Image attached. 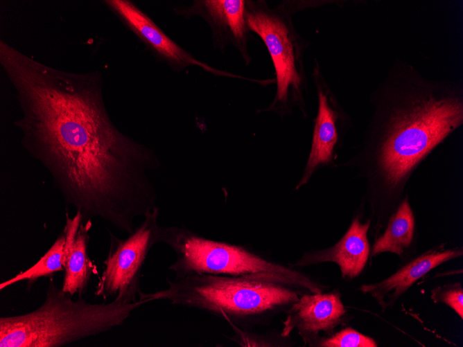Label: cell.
<instances>
[{
    "label": "cell",
    "mask_w": 463,
    "mask_h": 347,
    "mask_svg": "<svg viewBox=\"0 0 463 347\" xmlns=\"http://www.w3.org/2000/svg\"><path fill=\"white\" fill-rule=\"evenodd\" d=\"M159 242L168 245L176 259L168 269L175 278L191 274L272 276L311 293L322 292L320 284L296 270L268 261L244 247L201 237L178 226L161 227Z\"/></svg>",
    "instance_id": "5"
},
{
    "label": "cell",
    "mask_w": 463,
    "mask_h": 347,
    "mask_svg": "<svg viewBox=\"0 0 463 347\" xmlns=\"http://www.w3.org/2000/svg\"><path fill=\"white\" fill-rule=\"evenodd\" d=\"M317 85L318 110L315 120L311 148L304 175L298 187L305 184L321 166L332 162L338 142V112L333 108L328 94Z\"/></svg>",
    "instance_id": "13"
},
{
    "label": "cell",
    "mask_w": 463,
    "mask_h": 347,
    "mask_svg": "<svg viewBox=\"0 0 463 347\" xmlns=\"http://www.w3.org/2000/svg\"><path fill=\"white\" fill-rule=\"evenodd\" d=\"M146 302L87 303L76 301L49 283L42 304L26 314L0 317V347H61L123 325Z\"/></svg>",
    "instance_id": "3"
},
{
    "label": "cell",
    "mask_w": 463,
    "mask_h": 347,
    "mask_svg": "<svg viewBox=\"0 0 463 347\" xmlns=\"http://www.w3.org/2000/svg\"><path fill=\"white\" fill-rule=\"evenodd\" d=\"M245 19L249 28L260 36L268 49L276 71L277 98L285 100L289 88L299 89L302 81L288 28L279 18L261 10L249 11Z\"/></svg>",
    "instance_id": "7"
},
{
    "label": "cell",
    "mask_w": 463,
    "mask_h": 347,
    "mask_svg": "<svg viewBox=\"0 0 463 347\" xmlns=\"http://www.w3.org/2000/svg\"><path fill=\"white\" fill-rule=\"evenodd\" d=\"M168 286L154 293L141 292L146 303L166 300L171 304L202 310L222 317L232 325H253L282 307L292 305L299 296L291 285L272 276L191 274L167 280Z\"/></svg>",
    "instance_id": "4"
},
{
    "label": "cell",
    "mask_w": 463,
    "mask_h": 347,
    "mask_svg": "<svg viewBox=\"0 0 463 347\" xmlns=\"http://www.w3.org/2000/svg\"><path fill=\"white\" fill-rule=\"evenodd\" d=\"M0 64L15 91L21 144L49 174L82 221L98 217L130 234L156 206L152 150L123 134L105 106L97 71L70 72L0 41Z\"/></svg>",
    "instance_id": "1"
},
{
    "label": "cell",
    "mask_w": 463,
    "mask_h": 347,
    "mask_svg": "<svg viewBox=\"0 0 463 347\" xmlns=\"http://www.w3.org/2000/svg\"><path fill=\"white\" fill-rule=\"evenodd\" d=\"M146 44L167 61L180 66L197 65L212 71L194 59L169 38L143 12L128 0L103 1Z\"/></svg>",
    "instance_id": "10"
},
{
    "label": "cell",
    "mask_w": 463,
    "mask_h": 347,
    "mask_svg": "<svg viewBox=\"0 0 463 347\" xmlns=\"http://www.w3.org/2000/svg\"><path fill=\"white\" fill-rule=\"evenodd\" d=\"M383 232L376 236L370 252L372 257L391 252L403 257L414 245L416 221L408 195L390 216Z\"/></svg>",
    "instance_id": "14"
},
{
    "label": "cell",
    "mask_w": 463,
    "mask_h": 347,
    "mask_svg": "<svg viewBox=\"0 0 463 347\" xmlns=\"http://www.w3.org/2000/svg\"><path fill=\"white\" fill-rule=\"evenodd\" d=\"M431 299L434 303H443L463 318V289L460 283L447 284L433 290Z\"/></svg>",
    "instance_id": "18"
},
{
    "label": "cell",
    "mask_w": 463,
    "mask_h": 347,
    "mask_svg": "<svg viewBox=\"0 0 463 347\" xmlns=\"http://www.w3.org/2000/svg\"><path fill=\"white\" fill-rule=\"evenodd\" d=\"M283 321L282 336H288L297 328L305 343L317 337L320 332L330 335L342 321L345 308L337 292L304 294L295 302Z\"/></svg>",
    "instance_id": "8"
},
{
    "label": "cell",
    "mask_w": 463,
    "mask_h": 347,
    "mask_svg": "<svg viewBox=\"0 0 463 347\" xmlns=\"http://www.w3.org/2000/svg\"><path fill=\"white\" fill-rule=\"evenodd\" d=\"M65 235L60 233L55 242L43 256L32 267L14 277L1 283L0 290H3L20 281H27L28 290L41 277L51 276L55 273L64 270Z\"/></svg>",
    "instance_id": "15"
},
{
    "label": "cell",
    "mask_w": 463,
    "mask_h": 347,
    "mask_svg": "<svg viewBox=\"0 0 463 347\" xmlns=\"http://www.w3.org/2000/svg\"><path fill=\"white\" fill-rule=\"evenodd\" d=\"M157 208L143 216L141 222L124 239L110 231V244L103 263L105 267L96 287L95 295L116 301H137L141 292L140 277L150 249L159 243L161 226Z\"/></svg>",
    "instance_id": "6"
},
{
    "label": "cell",
    "mask_w": 463,
    "mask_h": 347,
    "mask_svg": "<svg viewBox=\"0 0 463 347\" xmlns=\"http://www.w3.org/2000/svg\"><path fill=\"white\" fill-rule=\"evenodd\" d=\"M462 254V247H435L412 259L387 278L362 285L360 290L365 294H370L382 308H387L421 277L441 264Z\"/></svg>",
    "instance_id": "9"
},
{
    "label": "cell",
    "mask_w": 463,
    "mask_h": 347,
    "mask_svg": "<svg viewBox=\"0 0 463 347\" xmlns=\"http://www.w3.org/2000/svg\"><path fill=\"white\" fill-rule=\"evenodd\" d=\"M373 107L357 157L378 234L404 198L416 170L463 124V86L423 76L396 60L370 96Z\"/></svg>",
    "instance_id": "2"
},
{
    "label": "cell",
    "mask_w": 463,
    "mask_h": 347,
    "mask_svg": "<svg viewBox=\"0 0 463 347\" xmlns=\"http://www.w3.org/2000/svg\"><path fill=\"white\" fill-rule=\"evenodd\" d=\"M202 2L216 24L228 28L236 39L243 38L246 24L245 1L208 0Z\"/></svg>",
    "instance_id": "16"
},
{
    "label": "cell",
    "mask_w": 463,
    "mask_h": 347,
    "mask_svg": "<svg viewBox=\"0 0 463 347\" xmlns=\"http://www.w3.org/2000/svg\"><path fill=\"white\" fill-rule=\"evenodd\" d=\"M89 224L90 221L83 222L78 213L73 218L67 215L64 231V272L61 288L72 296L76 294L82 296L85 293L94 270L88 252Z\"/></svg>",
    "instance_id": "12"
},
{
    "label": "cell",
    "mask_w": 463,
    "mask_h": 347,
    "mask_svg": "<svg viewBox=\"0 0 463 347\" xmlns=\"http://www.w3.org/2000/svg\"><path fill=\"white\" fill-rule=\"evenodd\" d=\"M371 224L370 219L362 222L360 217L356 216L336 244L329 248L306 254L300 263H335L338 265L342 278L352 279L356 277L364 269L370 256L367 234Z\"/></svg>",
    "instance_id": "11"
},
{
    "label": "cell",
    "mask_w": 463,
    "mask_h": 347,
    "mask_svg": "<svg viewBox=\"0 0 463 347\" xmlns=\"http://www.w3.org/2000/svg\"><path fill=\"white\" fill-rule=\"evenodd\" d=\"M322 347H376L371 337L356 330L347 328L326 338L320 339L316 344Z\"/></svg>",
    "instance_id": "17"
}]
</instances>
